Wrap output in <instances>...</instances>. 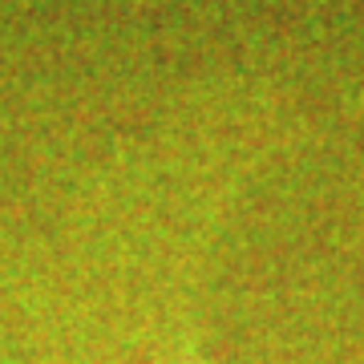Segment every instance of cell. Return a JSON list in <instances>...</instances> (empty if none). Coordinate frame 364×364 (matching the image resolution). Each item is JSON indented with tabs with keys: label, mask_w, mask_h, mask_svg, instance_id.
<instances>
[]
</instances>
